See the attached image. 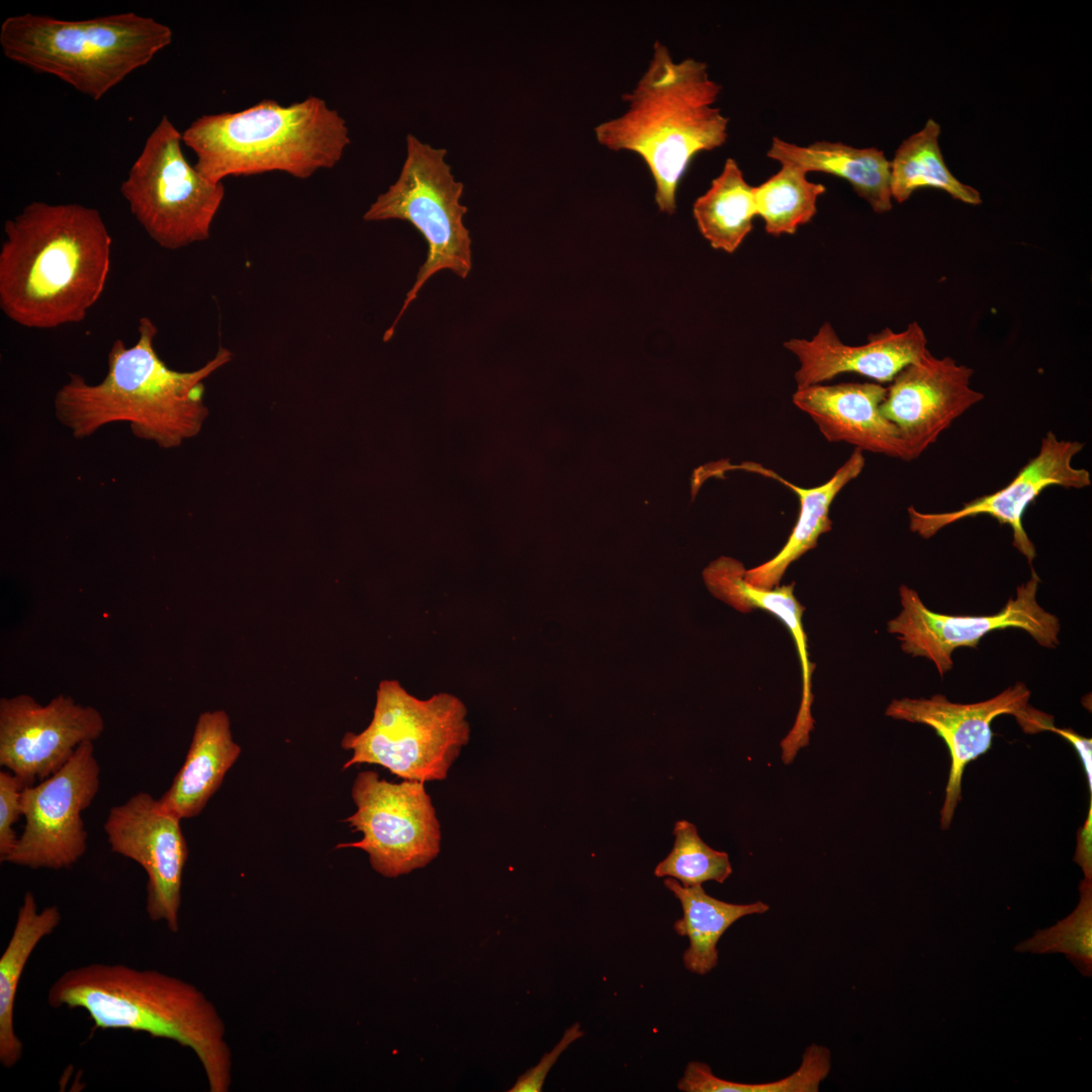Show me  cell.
Here are the masks:
<instances>
[{"mask_svg":"<svg viewBox=\"0 0 1092 1092\" xmlns=\"http://www.w3.org/2000/svg\"><path fill=\"white\" fill-rule=\"evenodd\" d=\"M0 307L29 329L81 323L101 297L112 239L93 207L32 201L4 223Z\"/></svg>","mask_w":1092,"mask_h":1092,"instance_id":"1","label":"cell"},{"mask_svg":"<svg viewBox=\"0 0 1092 1092\" xmlns=\"http://www.w3.org/2000/svg\"><path fill=\"white\" fill-rule=\"evenodd\" d=\"M138 333L132 346L119 339L113 342L101 382L89 384L70 374L57 391L56 416L74 437H89L107 424L126 422L135 437L168 449L199 432L208 413L203 380L231 360V351L220 347L202 367L180 372L169 368L156 352L158 328L150 317L140 318Z\"/></svg>","mask_w":1092,"mask_h":1092,"instance_id":"2","label":"cell"},{"mask_svg":"<svg viewBox=\"0 0 1092 1092\" xmlns=\"http://www.w3.org/2000/svg\"><path fill=\"white\" fill-rule=\"evenodd\" d=\"M720 92L706 63L674 62L667 47L655 41L646 71L622 96L627 110L595 127L601 146L641 157L662 212L674 213L676 191L693 159L727 140L729 119L714 106Z\"/></svg>","mask_w":1092,"mask_h":1092,"instance_id":"3","label":"cell"},{"mask_svg":"<svg viewBox=\"0 0 1092 1092\" xmlns=\"http://www.w3.org/2000/svg\"><path fill=\"white\" fill-rule=\"evenodd\" d=\"M48 1003L86 1011L95 1029H126L176 1041L198 1058L208 1091L231 1088L224 1022L191 983L157 970L95 963L63 973L51 985Z\"/></svg>","mask_w":1092,"mask_h":1092,"instance_id":"4","label":"cell"},{"mask_svg":"<svg viewBox=\"0 0 1092 1092\" xmlns=\"http://www.w3.org/2000/svg\"><path fill=\"white\" fill-rule=\"evenodd\" d=\"M209 181L280 171L306 179L335 167L351 143L345 118L321 97L282 105L263 99L234 112L205 114L182 132Z\"/></svg>","mask_w":1092,"mask_h":1092,"instance_id":"5","label":"cell"},{"mask_svg":"<svg viewBox=\"0 0 1092 1092\" xmlns=\"http://www.w3.org/2000/svg\"><path fill=\"white\" fill-rule=\"evenodd\" d=\"M172 40L168 25L131 11L80 20L27 12L0 25L7 59L57 77L95 101Z\"/></svg>","mask_w":1092,"mask_h":1092,"instance_id":"6","label":"cell"},{"mask_svg":"<svg viewBox=\"0 0 1092 1092\" xmlns=\"http://www.w3.org/2000/svg\"><path fill=\"white\" fill-rule=\"evenodd\" d=\"M466 716L463 702L451 694L421 700L395 679L381 680L369 725L342 739V747L352 751L343 769L371 763L407 781L445 780L469 741Z\"/></svg>","mask_w":1092,"mask_h":1092,"instance_id":"7","label":"cell"},{"mask_svg":"<svg viewBox=\"0 0 1092 1092\" xmlns=\"http://www.w3.org/2000/svg\"><path fill=\"white\" fill-rule=\"evenodd\" d=\"M446 156L445 149L407 134L406 155L397 179L363 215L366 221L405 220L428 244L427 260L385 333V341L391 338L399 318L431 276L450 270L465 279L471 271V238L463 223L467 207L460 202L464 186L455 179Z\"/></svg>","mask_w":1092,"mask_h":1092,"instance_id":"8","label":"cell"},{"mask_svg":"<svg viewBox=\"0 0 1092 1092\" xmlns=\"http://www.w3.org/2000/svg\"><path fill=\"white\" fill-rule=\"evenodd\" d=\"M182 143V132L162 116L120 185L131 214L167 250L208 240L225 194L222 182L187 161Z\"/></svg>","mask_w":1092,"mask_h":1092,"instance_id":"9","label":"cell"},{"mask_svg":"<svg viewBox=\"0 0 1092 1092\" xmlns=\"http://www.w3.org/2000/svg\"><path fill=\"white\" fill-rule=\"evenodd\" d=\"M351 795L357 810L344 821L362 833V839L336 848L364 850L372 869L386 878L408 874L437 857L440 823L425 783H390L365 770L354 780Z\"/></svg>","mask_w":1092,"mask_h":1092,"instance_id":"10","label":"cell"},{"mask_svg":"<svg viewBox=\"0 0 1092 1092\" xmlns=\"http://www.w3.org/2000/svg\"><path fill=\"white\" fill-rule=\"evenodd\" d=\"M100 786V766L93 742L78 746L70 759L21 795L25 825L5 862L33 870H62L74 866L87 850V832L81 813Z\"/></svg>","mask_w":1092,"mask_h":1092,"instance_id":"11","label":"cell"},{"mask_svg":"<svg viewBox=\"0 0 1092 1092\" xmlns=\"http://www.w3.org/2000/svg\"><path fill=\"white\" fill-rule=\"evenodd\" d=\"M1040 579L1032 569L1030 578L1021 583L1015 597L1001 611L992 615L962 616L929 610L916 590L902 584L899 588L901 611L887 624V630L901 641V649L912 656L929 659L940 677L952 669V653L961 647L977 648L987 634L1007 628L1025 631L1040 646L1056 648L1061 629L1056 615L1046 612L1036 600Z\"/></svg>","mask_w":1092,"mask_h":1092,"instance_id":"12","label":"cell"},{"mask_svg":"<svg viewBox=\"0 0 1092 1092\" xmlns=\"http://www.w3.org/2000/svg\"><path fill=\"white\" fill-rule=\"evenodd\" d=\"M92 706L58 695L48 704L20 694L0 700V765L32 786L60 769L84 742L104 731Z\"/></svg>","mask_w":1092,"mask_h":1092,"instance_id":"13","label":"cell"},{"mask_svg":"<svg viewBox=\"0 0 1092 1092\" xmlns=\"http://www.w3.org/2000/svg\"><path fill=\"white\" fill-rule=\"evenodd\" d=\"M178 817L163 810L146 792L112 807L104 830L112 852L138 862L146 872V911L150 920L179 929L186 839Z\"/></svg>","mask_w":1092,"mask_h":1092,"instance_id":"14","label":"cell"},{"mask_svg":"<svg viewBox=\"0 0 1092 1092\" xmlns=\"http://www.w3.org/2000/svg\"><path fill=\"white\" fill-rule=\"evenodd\" d=\"M1083 448L1084 443L1060 440L1049 431L1041 439L1037 454L1005 486L964 503L960 509L950 512L923 513L911 506L907 509L909 529L928 539L953 523L987 515L1011 528L1013 547L1031 566L1036 551L1023 527L1024 513L1051 486L1081 489L1091 485L1090 472L1072 464Z\"/></svg>","mask_w":1092,"mask_h":1092,"instance_id":"15","label":"cell"},{"mask_svg":"<svg viewBox=\"0 0 1092 1092\" xmlns=\"http://www.w3.org/2000/svg\"><path fill=\"white\" fill-rule=\"evenodd\" d=\"M974 370L927 351L903 368L887 387L884 417L898 430L905 461L918 458L984 394L971 387Z\"/></svg>","mask_w":1092,"mask_h":1092,"instance_id":"16","label":"cell"},{"mask_svg":"<svg viewBox=\"0 0 1092 1092\" xmlns=\"http://www.w3.org/2000/svg\"><path fill=\"white\" fill-rule=\"evenodd\" d=\"M1030 691L1018 681L997 696L973 704L952 703L943 695L930 698L895 699L886 715L897 720L920 723L931 727L945 742L950 768L945 798L940 811V827L950 826L953 813L962 798V777L967 764L986 753L992 746L991 724L1000 715H1013L1018 723L1028 715Z\"/></svg>","mask_w":1092,"mask_h":1092,"instance_id":"17","label":"cell"},{"mask_svg":"<svg viewBox=\"0 0 1092 1092\" xmlns=\"http://www.w3.org/2000/svg\"><path fill=\"white\" fill-rule=\"evenodd\" d=\"M784 347L799 361L795 372L797 388L821 384L842 373H856L880 384L891 382L903 368L929 351L925 333L917 322L902 332L884 329L858 346L842 343L826 322L811 339L793 338Z\"/></svg>","mask_w":1092,"mask_h":1092,"instance_id":"18","label":"cell"},{"mask_svg":"<svg viewBox=\"0 0 1092 1092\" xmlns=\"http://www.w3.org/2000/svg\"><path fill=\"white\" fill-rule=\"evenodd\" d=\"M887 387L877 382L815 384L797 388L794 404L807 414L829 442L905 461L897 428L881 411Z\"/></svg>","mask_w":1092,"mask_h":1092,"instance_id":"19","label":"cell"},{"mask_svg":"<svg viewBox=\"0 0 1092 1092\" xmlns=\"http://www.w3.org/2000/svg\"><path fill=\"white\" fill-rule=\"evenodd\" d=\"M743 564L722 557L705 571V580L713 594L741 612L752 609L766 611L778 618L793 637L802 672V698L794 726L782 740V759L790 764L798 751L807 746L814 728L811 714L813 704L812 675L814 664L809 658L808 640L803 625L804 606L794 595L795 583L763 588L749 583Z\"/></svg>","mask_w":1092,"mask_h":1092,"instance_id":"20","label":"cell"},{"mask_svg":"<svg viewBox=\"0 0 1092 1092\" xmlns=\"http://www.w3.org/2000/svg\"><path fill=\"white\" fill-rule=\"evenodd\" d=\"M240 754L228 714L223 710L201 713L181 768L158 799L160 807L181 820L197 816Z\"/></svg>","mask_w":1092,"mask_h":1092,"instance_id":"21","label":"cell"},{"mask_svg":"<svg viewBox=\"0 0 1092 1092\" xmlns=\"http://www.w3.org/2000/svg\"><path fill=\"white\" fill-rule=\"evenodd\" d=\"M866 459L863 452L854 448L847 460L824 483L815 487L804 488L795 485L782 476L763 467H751L753 471L780 480L790 487L799 498L797 522L781 551L764 563L745 570V579L758 587L772 588L781 582L788 567L802 555L817 546L820 536L832 528L829 517L834 498L851 480L863 470Z\"/></svg>","mask_w":1092,"mask_h":1092,"instance_id":"22","label":"cell"},{"mask_svg":"<svg viewBox=\"0 0 1092 1092\" xmlns=\"http://www.w3.org/2000/svg\"><path fill=\"white\" fill-rule=\"evenodd\" d=\"M767 157L781 165H794L807 174L822 172L844 179L875 212L892 208L891 163L881 150L826 141L798 146L774 138Z\"/></svg>","mask_w":1092,"mask_h":1092,"instance_id":"23","label":"cell"},{"mask_svg":"<svg viewBox=\"0 0 1092 1092\" xmlns=\"http://www.w3.org/2000/svg\"><path fill=\"white\" fill-rule=\"evenodd\" d=\"M61 919L57 906L38 910L33 894L25 893L0 957V1062L5 1068L14 1067L23 1054L22 1041L14 1028V1003L23 970L36 945L53 934Z\"/></svg>","mask_w":1092,"mask_h":1092,"instance_id":"24","label":"cell"},{"mask_svg":"<svg viewBox=\"0 0 1092 1092\" xmlns=\"http://www.w3.org/2000/svg\"><path fill=\"white\" fill-rule=\"evenodd\" d=\"M663 883L682 908V917L674 922L673 929L678 935L689 938L690 944L682 957L685 967L701 976L717 967V943L735 921L747 915L762 914L769 909L761 901L733 904L718 900L708 895L702 885L684 887L668 877Z\"/></svg>","mask_w":1092,"mask_h":1092,"instance_id":"25","label":"cell"},{"mask_svg":"<svg viewBox=\"0 0 1092 1092\" xmlns=\"http://www.w3.org/2000/svg\"><path fill=\"white\" fill-rule=\"evenodd\" d=\"M753 189L737 162L728 158L710 188L696 199L695 220L714 249L733 253L751 232L756 216Z\"/></svg>","mask_w":1092,"mask_h":1092,"instance_id":"26","label":"cell"},{"mask_svg":"<svg viewBox=\"0 0 1092 1092\" xmlns=\"http://www.w3.org/2000/svg\"><path fill=\"white\" fill-rule=\"evenodd\" d=\"M939 133V124L928 119L920 131L910 135L897 149L890 162L892 199L902 203L914 191L931 187L945 191L964 203L980 204L979 191L958 180L945 165L938 146Z\"/></svg>","mask_w":1092,"mask_h":1092,"instance_id":"27","label":"cell"},{"mask_svg":"<svg viewBox=\"0 0 1092 1092\" xmlns=\"http://www.w3.org/2000/svg\"><path fill=\"white\" fill-rule=\"evenodd\" d=\"M753 191L756 216L763 219L767 234L781 236L795 234L800 225L812 220L818 197L826 188L810 181L800 168L783 164Z\"/></svg>","mask_w":1092,"mask_h":1092,"instance_id":"28","label":"cell"},{"mask_svg":"<svg viewBox=\"0 0 1092 1092\" xmlns=\"http://www.w3.org/2000/svg\"><path fill=\"white\" fill-rule=\"evenodd\" d=\"M831 1069L829 1049L812 1043L803 1056L800 1067L791 1075L768 1083L748 1084L727 1081L715 1076L709 1065L691 1062L677 1088L684 1092H817Z\"/></svg>","mask_w":1092,"mask_h":1092,"instance_id":"29","label":"cell"},{"mask_svg":"<svg viewBox=\"0 0 1092 1092\" xmlns=\"http://www.w3.org/2000/svg\"><path fill=\"white\" fill-rule=\"evenodd\" d=\"M1076 909L1057 924L1037 930L1019 942L1018 952H1061L1085 977L1092 975V880L1084 879L1079 887Z\"/></svg>","mask_w":1092,"mask_h":1092,"instance_id":"30","label":"cell"},{"mask_svg":"<svg viewBox=\"0 0 1092 1092\" xmlns=\"http://www.w3.org/2000/svg\"><path fill=\"white\" fill-rule=\"evenodd\" d=\"M673 834V847L656 866V877L672 878L684 887L702 885L707 881L723 884L730 877L732 867L728 854L706 844L694 824L679 820L674 825Z\"/></svg>","mask_w":1092,"mask_h":1092,"instance_id":"31","label":"cell"},{"mask_svg":"<svg viewBox=\"0 0 1092 1092\" xmlns=\"http://www.w3.org/2000/svg\"><path fill=\"white\" fill-rule=\"evenodd\" d=\"M27 787L9 770L0 771V860L5 862L16 846L14 824L22 816L21 795Z\"/></svg>","mask_w":1092,"mask_h":1092,"instance_id":"32","label":"cell"},{"mask_svg":"<svg viewBox=\"0 0 1092 1092\" xmlns=\"http://www.w3.org/2000/svg\"><path fill=\"white\" fill-rule=\"evenodd\" d=\"M583 1031L580 1029L578 1022L572 1024L567 1028L559 1040V1042L552 1049L551 1052L546 1053L540 1060V1062L523 1075H521L516 1081L515 1085L509 1090L510 1092H540L545 1081V1078L557 1062L559 1056L576 1039L583 1036Z\"/></svg>","mask_w":1092,"mask_h":1092,"instance_id":"33","label":"cell"},{"mask_svg":"<svg viewBox=\"0 0 1092 1092\" xmlns=\"http://www.w3.org/2000/svg\"><path fill=\"white\" fill-rule=\"evenodd\" d=\"M1044 731H1051L1058 733L1069 741L1079 754L1081 762L1084 766V770L1087 777L1090 799L1092 794V740L1090 738L1083 737L1070 728H1058L1053 722L1049 723Z\"/></svg>","mask_w":1092,"mask_h":1092,"instance_id":"34","label":"cell"},{"mask_svg":"<svg viewBox=\"0 0 1092 1092\" xmlns=\"http://www.w3.org/2000/svg\"><path fill=\"white\" fill-rule=\"evenodd\" d=\"M1092 806L1089 807V815L1084 828L1080 831L1079 844L1074 860L1082 868L1085 878L1092 880V852H1091V825Z\"/></svg>","mask_w":1092,"mask_h":1092,"instance_id":"35","label":"cell"}]
</instances>
